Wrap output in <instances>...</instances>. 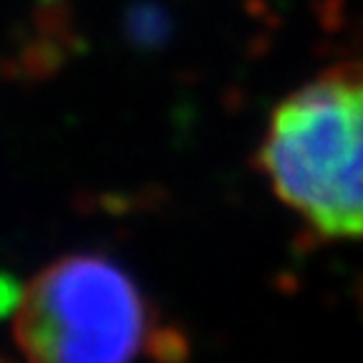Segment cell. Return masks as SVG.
Listing matches in <instances>:
<instances>
[{"label":"cell","mask_w":363,"mask_h":363,"mask_svg":"<svg viewBox=\"0 0 363 363\" xmlns=\"http://www.w3.org/2000/svg\"><path fill=\"white\" fill-rule=\"evenodd\" d=\"M257 164L272 194L325 240H363V61H343L285 94Z\"/></svg>","instance_id":"1"},{"label":"cell","mask_w":363,"mask_h":363,"mask_svg":"<svg viewBox=\"0 0 363 363\" xmlns=\"http://www.w3.org/2000/svg\"><path fill=\"white\" fill-rule=\"evenodd\" d=\"M23 356L45 363L179 358L184 338L159 325L134 280L101 255H68L23 290L13 318Z\"/></svg>","instance_id":"2"}]
</instances>
